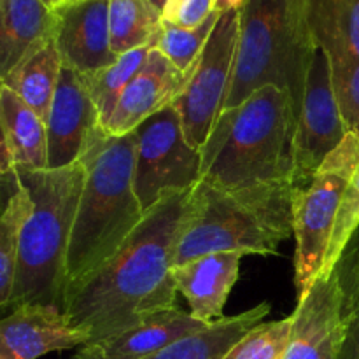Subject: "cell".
I'll list each match as a JSON object with an SVG mask.
<instances>
[{
    "label": "cell",
    "mask_w": 359,
    "mask_h": 359,
    "mask_svg": "<svg viewBox=\"0 0 359 359\" xmlns=\"http://www.w3.org/2000/svg\"><path fill=\"white\" fill-rule=\"evenodd\" d=\"M191 193L165 195L144 214L119 251L67 293L63 314L70 326L86 333L88 344H102L156 312L177 307L172 269Z\"/></svg>",
    "instance_id": "1"
},
{
    "label": "cell",
    "mask_w": 359,
    "mask_h": 359,
    "mask_svg": "<svg viewBox=\"0 0 359 359\" xmlns=\"http://www.w3.org/2000/svg\"><path fill=\"white\" fill-rule=\"evenodd\" d=\"M81 161L86 174L67 251L65 297L119 251L146 214L133 188L135 132L112 137L100 128Z\"/></svg>",
    "instance_id": "2"
},
{
    "label": "cell",
    "mask_w": 359,
    "mask_h": 359,
    "mask_svg": "<svg viewBox=\"0 0 359 359\" xmlns=\"http://www.w3.org/2000/svg\"><path fill=\"white\" fill-rule=\"evenodd\" d=\"M297 112L290 95L263 86L221 111L202 151V179L223 189L293 182Z\"/></svg>",
    "instance_id": "3"
},
{
    "label": "cell",
    "mask_w": 359,
    "mask_h": 359,
    "mask_svg": "<svg viewBox=\"0 0 359 359\" xmlns=\"http://www.w3.org/2000/svg\"><path fill=\"white\" fill-rule=\"evenodd\" d=\"M293 182L223 189L200 181L175 248L174 266L210 252L277 255L293 237Z\"/></svg>",
    "instance_id": "4"
},
{
    "label": "cell",
    "mask_w": 359,
    "mask_h": 359,
    "mask_svg": "<svg viewBox=\"0 0 359 359\" xmlns=\"http://www.w3.org/2000/svg\"><path fill=\"white\" fill-rule=\"evenodd\" d=\"M84 163L63 168L20 170L11 179L30 195L32 212L25 221L18 248V270L11 311L23 305L62 309L67 291V251L84 182Z\"/></svg>",
    "instance_id": "5"
},
{
    "label": "cell",
    "mask_w": 359,
    "mask_h": 359,
    "mask_svg": "<svg viewBox=\"0 0 359 359\" xmlns=\"http://www.w3.org/2000/svg\"><path fill=\"white\" fill-rule=\"evenodd\" d=\"M316 49L302 0H245L223 111L237 107L259 88L277 86L290 95L298 116Z\"/></svg>",
    "instance_id": "6"
},
{
    "label": "cell",
    "mask_w": 359,
    "mask_h": 359,
    "mask_svg": "<svg viewBox=\"0 0 359 359\" xmlns=\"http://www.w3.org/2000/svg\"><path fill=\"white\" fill-rule=\"evenodd\" d=\"M359 167V139L347 133L335 151L328 154L314 177L293 191L294 286L304 297L325 266L330 238L344 191Z\"/></svg>",
    "instance_id": "7"
},
{
    "label": "cell",
    "mask_w": 359,
    "mask_h": 359,
    "mask_svg": "<svg viewBox=\"0 0 359 359\" xmlns=\"http://www.w3.org/2000/svg\"><path fill=\"white\" fill-rule=\"evenodd\" d=\"M202 179V151L188 142L174 105L135 130L133 188L144 212L172 191L193 189Z\"/></svg>",
    "instance_id": "8"
},
{
    "label": "cell",
    "mask_w": 359,
    "mask_h": 359,
    "mask_svg": "<svg viewBox=\"0 0 359 359\" xmlns=\"http://www.w3.org/2000/svg\"><path fill=\"white\" fill-rule=\"evenodd\" d=\"M238 30L241 9L219 14L205 48L189 72L184 90L172 104L181 118L186 139L196 149H202L223 111L233 76Z\"/></svg>",
    "instance_id": "9"
},
{
    "label": "cell",
    "mask_w": 359,
    "mask_h": 359,
    "mask_svg": "<svg viewBox=\"0 0 359 359\" xmlns=\"http://www.w3.org/2000/svg\"><path fill=\"white\" fill-rule=\"evenodd\" d=\"M332 81V65L325 49H316L305 79L293 137V184L305 186L323 161L346 139Z\"/></svg>",
    "instance_id": "10"
},
{
    "label": "cell",
    "mask_w": 359,
    "mask_h": 359,
    "mask_svg": "<svg viewBox=\"0 0 359 359\" xmlns=\"http://www.w3.org/2000/svg\"><path fill=\"white\" fill-rule=\"evenodd\" d=\"M283 359H340L344 344V290L337 266L321 272L291 314Z\"/></svg>",
    "instance_id": "11"
},
{
    "label": "cell",
    "mask_w": 359,
    "mask_h": 359,
    "mask_svg": "<svg viewBox=\"0 0 359 359\" xmlns=\"http://www.w3.org/2000/svg\"><path fill=\"white\" fill-rule=\"evenodd\" d=\"M100 128L98 111L81 74L62 67L58 86L46 118L48 168H63L77 163Z\"/></svg>",
    "instance_id": "12"
},
{
    "label": "cell",
    "mask_w": 359,
    "mask_h": 359,
    "mask_svg": "<svg viewBox=\"0 0 359 359\" xmlns=\"http://www.w3.org/2000/svg\"><path fill=\"white\" fill-rule=\"evenodd\" d=\"M55 13V46L62 65L90 74L118 60L111 48L109 0L63 2Z\"/></svg>",
    "instance_id": "13"
},
{
    "label": "cell",
    "mask_w": 359,
    "mask_h": 359,
    "mask_svg": "<svg viewBox=\"0 0 359 359\" xmlns=\"http://www.w3.org/2000/svg\"><path fill=\"white\" fill-rule=\"evenodd\" d=\"M189 72H181L156 48H151L142 69L119 97L104 132L112 137L135 132L146 119L177 100L188 83Z\"/></svg>",
    "instance_id": "14"
},
{
    "label": "cell",
    "mask_w": 359,
    "mask_h": 359,
    "mask_svg": "<svg viewBox=\"0 0 359 359\" xmlns=\"http://www.w3.org/2000/svg\"><path fill=\"white\" fill-rule=\"evenodd\" d=\"M90 342L67 321L62 309L23 305L0 319V359H39Z\"/></svg>",
    "instance_id": "15"
},
{
    "label": "cell",
    "mask_w": 359,
    "mask_h": 359,
    "mask_svg": "<svg viewBox=\"0 0 359 359\" xmlns=\"http://www.w3.org/2000/svg\"><path fill=\"white\" fill-rule=\"evenodd\" d=\"M242 256L241 252H210L172 269L177 291L196 319L212 325L224 318V305L238 280Z\"/></svg>",
    "instance_id": "16"
},
{
    "label": "cell",
    "mask_w": 359,
    "mask_h": 359,
    "mask_svg": "<svg viewBox=\"0 0 359 359\" xmlns=\"http://www.w3.org/2000/svg\"><path fill=\"white\" fill-rule=\"evenodd\" d=\"M48 168L46 123L13 90L0 86V177Z\"/></svg>",
    "instance_id": "17"
},
{
    "label": "cell",
    "mask_w": 359,
    "mask_h": 359,
    "mask_svg": "<svg viewBox=\"0 0 359 359\" xmlns=\"http://www.w3.org/2000/svg\"><path fill=\"white\" fill-rule=\"evenodd\" d=\"M55 13L42 0H2L0 6V86L23 60L48 44Z\"/></svg>",
    "instance_id": "18"
},
{
    "label": "cell",
    "mask_w": 359,
    "mask_h": 359,
    "mask_svg": "<svg viewBox=\"0 0 359 359\" xmlns=\"http://www.w3.org/2000/svg\"><path fill=\"white\" fill-rule=\"evenodd\" d=\"M207 326L191 312L174 307L149 316L128 332L104 340L100 346L105 359H146Z\"/></svg>",
    "instance_id": "19"
},
{
    "label": "cell",
    "mask_w": 359,
    "mask_h": 359,
    "mask_svg": "<svg viewBox=\"0 0 359 359\" xmlns=\"http://www.w3.org/2000/svg\"><path fill=\"white\" fill-rule=\"evenodd\" d=\"M269 314L270 304L262 302L237 316L217 319L202 332L191 333L146 359H223L235 342L265 321Z\"/></svg>",
    "instance_id": "20"
},
{
    "label": "cell",
    "mask_w": 359,
    "mask_h": 359,
    "mask_svg": "<svg viewBox=\"0 0 359 359\" xmlns=\"http://www.w3.org/2000/svg\"><path fill=\"white\" fill-rule=\"evenodd\" d=\"M318 48L328 56L359 58V0H302Z\"/></svg>",
    "instance_id": "21"
},
{
    "label": "cell",
    "mask_w": 359,
    "mask_h": 359,
    "mask_svg": "<svg viewBox=\"0 0 359 359\" xmlns=\"http://www.w3.org/2000/svg\"><path fill=\"white\" fill-rule=\"evenodd\" d=\"M62 67V58L55 46V39H51L34 55L23 60L6 77L4 86L13 90L46 123L56 86H58Z\"/></svg>",
    "instance_id": "22"
},
{
    "label": "cell",
    "mask_w": 359,
    "mask_h": 359,
    "mask_svg": "<svg viewBox=\"0 0 359 359\" xmlns=\"http://www.w3.org/2000/svg\"><path fill=\"white\" fill-rule=\"evenodd\" d=\"M161 11L151 0H109L111 48L116 56L153 46L161 27Z\"/></svg>",
    "instance_id": "23"
},
{
    "label": "cell",
    "mask_w": 359,
    "mask_h": 359,
    "mask_svg": "<svg viewBox=\"0 0 359 359\" xmlns=\"http://www.w3.org/2000/svg\"><path fill=\"white\" fill-rule=\"evenodd\" d=\"M151 48L153 46H142V48H137L133 51L118 56V60L112 65L90 74H81V79H83L84 86H86L88 93H90L91 100L98 111L102 128L107 125L125 88L135 77V74L142 69Z\"/></svg>",
    "instance_id": "24"
},
{
    "label": "cell",
    "mask_w": 359,
    "mask_h": 359,
    "mask_svg": "<svg viewBox=\"0 0 359 359\" xmlns=\"http://www.w3.org/2000/svg\"><path fill=\"white\" fill-rule=\"evenodd\" d=\"M30 195L20 184L0 209V309H7L13 297L18 270V248L25 221L32 212Z\"/></svg>",
    "instance_id": "25"
},
{
    "label": "cell",
    "mask_w": 359,
    "mask_h": 359,
    "mask_svg": "<svg viewBox=\"0 0 359 359\" xmlns=\"http://www.w3.org/2000/svg\"><path fill=\"white\" fill-rule=\"evenodd\" d=\"M219 14L221 13L216 11L209 20L195 28H181L161 21L160 30L153 41V48H156L165 58L170 60L172 65L177 67L181 72H189L198 60L200 53L205 48Z\"/></svg>",
    "instance_id": "26"
},
{
    "label": "cell",
    "mask_w": 359,
    "mask_h": 359,
    "mask_svg": "<svg viewBox=\"0 0 359 359\" xmlns=\"http://www.w3.org/2000/svg\"><path fill=\"white\" fill-rule=\"evenodd\" d=\"M291 325V316L280 321L259 323L235 342L223 359H283L290 342Z\"/></svg>",
    "instance_id": "27"
},
{
    "label": "cell",
    "mask_w": 359,
    "mask_h": 359,
    "mask_svg": "<svg viewBox=\"0 0 359 359\" xmlns=\"http://www.w3.org/2000/svg\"><path fill=\"white\" fill-rule=\"evenodd\" d=\"M340 116L347 133L359 139V58L328 56Z\"/></svg>",
    "instance_id": "28"
},
{
    "label": "cell",
    "mask_w": 359,
    "mask_h": 359,
    "mask_svg": "<svg viewBox=\"0 0 359 359\" xmlns=\"http://www.w3.org/2000/svg\"><path fill=\"white\" fill-rule=\"evenodd\" d=\"M359 230V167L353 175L351 182L344 191L339 212H337L335 226H333L332 238H330L328 252H326L325 266L321 272H330L337 266L340 258L346 252L347 245Z\"/></svg>",
    "instance_id": "29"
},
{
    "label": "cell",
    "mask_w": 359,
    "mask_h": 359,
    "mask_svg": "<svg viewBox=\"0 0 359 359\" xmlns=\"http://www.w3.org/2000/svg\"><path fill=\"white\" fill-rule=\"evenodd\" d=\"M216 13V0H167L161 16L167 23L181 28L200 27Z\"/></svg>",
    "instance_id": "30"
},
{
    "label": "cell",
    "mask_w": 359,
    "mask_h": 359,
    "mask_svg": "<svg viewBox=\"0 0 359 359\" xmlns=\"http://www.w3.org/2000/svg\"><path fill=\"white\" fill-rule=\"evenodd\" d=\"M70 359H105V354L100 344H86Z\"/></svg>",
    "instance_id": "31"
},
{
    "label": "cell",
    "mask_w": 359,
    "mask_h": 359,
    "mask_svg": "<svg viewBox=\"0 0 359 359\" xmlns=\"http://www.w3.org/2000/svg\"><path fill=\"white\" fill-rule=\"evenodd\" d=\"M42 2H44L49 9H56L58 6H62L63 0H42Z\"/></svg>",
    "instance_id": "32"
},
{
    "label": "cell",
    "mask_w": 359,
    "mask_h": 359,
    "mask_svg": "<svg viewBox=\"0 0 359 359\" xmlns=\"http://www.w3.org/2000/svg\"><path fill=\"white\" fill-rule=\"evenodd\" d=\"M151 2H153L154 6L158 7V9L163 11V7H165V4H167V0H151Z\"/></svg>",
    "instance_id": "33"
},
{
    "label": "cell",
    "mask_w": 359,
    "mask_h": 359,
    "mask_svg": "<svg viewBox=\"0 0 359 359\" xmlns=\"http://www.w3.org/2000/svg\"><path fill=\"white\" fill-rule=\"evenodd\" d=\"M63 2H74V0H63Z\"/></svg>",
    "instance_id": "34"
},
{
    "label": "cell",
    "mask_w": 359,
    "mask_h": 359,
    "mask_svg": "<svg viewBox=\"0 0 359 359\" xmlns=\"http://www.w3.org/2000/svg\"><path fill=\"white\" fill-rule=\"evenodd\" d=\"M0 6H2V0H0Z\"/></svg>",
    "instance_id": "35"
}]
</instances>
